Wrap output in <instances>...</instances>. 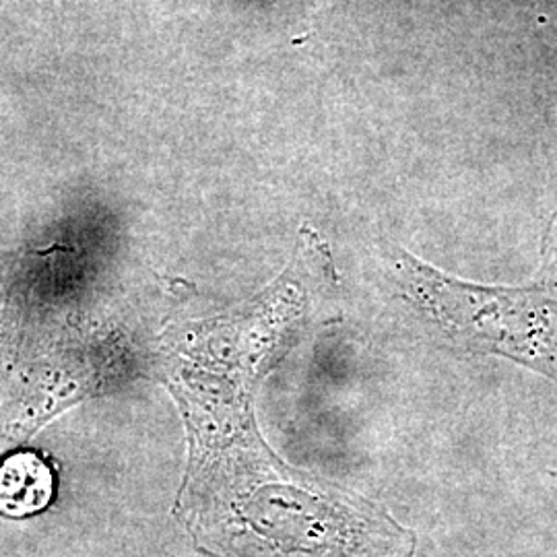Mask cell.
<instances>
[{"instance_id": "2", "label": "cell", "mask_w": 557, "mask_h": 557, "mask_svg": "<svg viewBox=\"0 0 557 557\" xmlns=\"http://www.w3.org/2000/svg\"><path fill=\"white\" fill-rule=\"evenodd\" d=\"M393 277L419 312L465 351L496 354L557 380V299L541 289L483 287L446 277L388 248Z\"/></svg>"}, {"instance_id": "1", "label": "cell", "mask_w": 557, "mask_h": 557, "mask_svg": "<svg viewBox=\"0 0 557 557\" xmlns=\"http://www.w3.org/2000/svg\"><path fill=\"white\" fill-rule=\"evenodd\" d=\"M230 413L234 421L230 436L213 438L195 432V467H211L220 485L215 518L221 554L411 557L416 535L409 529L337 483L278 460L260 438L246 400Z\"/></svg>"}]
</instances>
